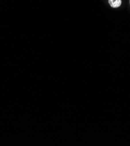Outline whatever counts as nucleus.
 <instances>
[{
  "label": "nucleus",
  "mask_w": 130,
  "mask_h": 146,
  "mask_svg": "<svg viewBox=\"0 0 130 146\" xmlns=\"http://www.w3.org/2000/svg\"><path fill=\"white\" fill-rule=\"evenodd\" d=\"M108 3L112 8H118L122 3L121 0H108Z\"/></svg>",
  "instance_id": "1"
},
{
  "label": "nucleus",
  "mask_w": 130,
  "mask_h": 146,
  "mask_svg": "<svg viewBox=\"0 0 130 146\" xmlns=\"http://www.w3.org/2000/svg\"><path fill=\"white\" fill-rule=\"evenodd\" d=\"M129 3H130V1H129Z\"/></svg>",
  "instance_id": "2"
}]
</instances>
